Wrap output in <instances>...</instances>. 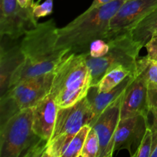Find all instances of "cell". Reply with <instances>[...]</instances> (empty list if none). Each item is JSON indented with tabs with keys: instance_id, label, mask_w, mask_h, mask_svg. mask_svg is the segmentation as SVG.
Wrapping results in <instances>:
<instances>
[{
	"instance_id": "cell-1",
	"label": "cell",
	"mask_w": 157,
	"mask_h": 157,
	"mask_svg": "<svg viewBox=\"0 0 157 157\" xmlns=\"http://www.w3.org/2000/svg\"><path fill=\"white\" fill-rule=\"evenodd\" d=\"M57 30L55 20L51 18L26 32L20 42L25 61L11 78L8 90L21 81L53 72L68 55V50L57 44Z\"/></svg>"
},
{
	"instance_id": "cell-2",
	"label": "cell",
	"mask_w": 157,
	"mask_h": 157,
	"mask_svg": "<svg viewBox=\"0 0 157 157\" xmlns=\"http://www.w3.org/2000/svg\"><path fill=\"white\" fill-rule=\"evenodd\" d=\"M126 0H114L107 5L86 10L67 25L58 28V47L69 54L89 52L90 45L98 39L110 35V20Z\"/></svg>"
},
{
	"instance_id": "cell-3",
	"label": "cell",
	"mask_w": 157,
	"mask_h": 157,
	"mask_svg": "<svg viewBox=\"0 0 157 157\" xmlns=\"http://www.w3.org/2000/svg\"><path fill=\"white\" fill-rule=\"evenodd\" d=\"M91 87V73L84 54H68L54 70L50 94L59 108L86 98Z\"/></svg>"
},
{
	"instance_id": "cell-4",
	"label": "cell",
	"mask_w": 157,
	"mask_h": 157,
	"mask_svg": "<svg viewBox=\"0 0 157 157\" xmlns=\"http://www.w3.org/2000/svg\"><path fill=\"white\" fill-rule=\"evenodd\" d=\"M33 107L23 109L0 126V157H42L47 141L35 133Z\"/></svg>"
},
{
	"instance_id": "cell-5",
	"label": "cell",
	"mask_w": 157,
	"mask_h": 157,
	"mask_svg": "<svg viewBox=\"0 0 157 157\" xmlns=\"http://www.w3.org/2000/svg\"><path fill=\"white\" fill-rule=\"evenodd\" d=\"M109 51L101 58H93L88 52L84 54L86 62L91 73V86L98 84L108 71L123 65L135 73L137 67L140 52L144 46L133 38L131 32L110 35L106 39Z\"/></svg>"
},
{
	"instance_id": "cell-6",
	"label": "cell",
	"mask_w": 157,
	"mask_h": 157,
	"mask_svg": "<svg viewBox=\"0 0 157 157\" xmlns=\"http://www.w3.org/2000/svg\"><path fill=\"white\" fill-rule=\"evenodd\" d=\"M54 71L21 81L0 97V126L23 109L33 107L50 93Z\"/></svg>"
},
{
	"instance_id": "cell-7",
	"label": "cell",
	"mask_w": 157,
	"mask_h": 157,
	"mask_svg": "<svg viewBox=\"0 0 157 157\" xmlns=\"http://www.w3.org/2000/svg\"><path fill=\"white\" fill-rule=\"evenodd\" d=\"M38 20L34 17L32 8H22L18 0L0 1V35L11 40L24 36L28 30L35 27Z\"/></svg>"
},
{
	"instance_id": "cell-8",
	"label": "cell",
	"mask_w": 157,
	"mask_h": 157,
	"mask_svg": "<svg viewBox=\"0 0 157 157\" xmlns=\"http://www.w3.org/2000/svg\"><path fill=\"white\" fill-rule=\"evenodd\" d=\"M93 120V113L87 98L70 107L59 108L50 140L61 136L74 137L84 126L91 125Z\"/></svg>"
},
{
	"instance_id": "cell-9",
	"label": "cell",
	"mask_w": 157,
	"mask_h": 157,
	"mask_svg": "<svg viewBox=\"0 0 157 157\" xmlns=\"http://www.w3.org/2000/svg\"><path fill=\"white\" fill-rule=\"evenodd\" d=\"M125 91L104 109L91 127L96 130L99 136L100 151L98 157L113 156V140L121 121V104Z\"/></svg>"
},
{
	"instance_id": "cell-10",
	"label": "cell",
	"mask_w": 157,
	"mask_h": 157,
	"mask_svg": "<svg viewBox=\"0 0 157 157\" xmlns=\"http://www.w3.org/2000/svg\"><path fill=\"white\" fill-rule=\"evenodd\" d=\"M156 8L157 0L125 1L110 20V35L129 32Z\"/></svg>"
},
{
	"instance_id": "cell-11",
	"label": "cell",
	"mask_w": 157,
	"mask_h": 157,
	"mask_svg": "<svg viewBox=\"0 0 157 157\" xmlns=\"http://www.w3.org/2000/svg\"><path fill=\"white\" fill-rule=\"evenodd\" d=\"M149 126V117L143 115L121 120L114 135L113 153L127 150L134 157Z\"/></svg>"
},
{
	"instance_id": "cell-12",
	"label": "cell",
	"mask_w": 157,
	"mask_h": 157,
	"mask_svg": "<svg viewBox=\"0 0 157 157\" xmlns=\"http://www.w3.org/2000/svg\"><path fill=\"white\" fill-rule=\"evenodd\" d=\"M148 86L142 74L136 69L135 78L127 87L121 104V120L143 115L149 117Z\"/></svg>"
},
{
	"instance_id": "cell-13",
	"label": "cell",
	"mask_w": 157,
	"mask_h": 157,
	"mask_svg": "<svg viewBox=\"0 0 157 157\" xmlns=\"http://www.w3.org/2000/svg\"><path fill=\"white\" fill-rule=\"evenodd\" d=\"M58 109L59 107L50 94L33 107V130L47 142L53 134Z\"/></svg>"
},
{
	"instance_id": "cell-14",
	"label": "cell",
	"mask_w": 157,
	"mask_h": 157,
	"mask_svg": "<svg viewBox=\"0 0 157 157\" xmlns=\"http://www.w3.org/2000/svg\"><path fill=\"white\" fill-rule=\"evenodd\" d=\"M24 61L25 57L20 44H13L10 47H4L2 44L0 53V97L7 91L11 78Z\"/></svg>"
},
{
	"instance_id": "cell-15",
	"label": "cell",
	"mask_w": 157,
	"mask_h": 157,
	"mask_svg": "<svg viewBox=\"0 0 157 157\" xmlns=\"http://www.w3.org/2000/svg\"><path fill=\"white\" fill-rule=\"evenodd\" d=\"M134 78L135 73L132 74L130 76L126 78L116 87L110 90V91L104 92V93L98 92L95 86H91L90 87L86 98H87V101H88L89 104H90V108H91L94 116L93 122H92L90 127L93 126L96 120L98 119L100 114L104 111V109L107 106L110 105L111 103H113L115 100L117 99L127 90V87L133 81Z\"/></svg>"
},
{
	"instance_id": "cell-16",
	"label": "cell",
	"mask_w": 157,
	"mask_h": 157,
	"mask_svg": "<svg viewBox=\"0 0 157 157\" xmlns=\"http://www.w3.org/2000/svg\"><path fill=\"white\" fill-rule=\"evenodd\" d=\"M130 32L135 41L144 47L147 41L157 32V8L138 22Z\"/></svg>"
},
{
	"instance_id": "cell-17",
	"label": "cell",
	"mask_w": 157,
	"mask_h": 157,
	"mask_svg": "<svg viewBox=\"0 0 157 157\" xmlns=\"http://www.w3.org/2000/svg\"><path fill=\"white\" fill-rule=\"evenodd\" d=\"M132 74L134 73L123 65L113 67L111 70L108 71L100 80L98 84L95 85L97 90L100 93L110 91Z\"/></svg>"
},
{
	"instance_id": "cell-18",
	"label": "cell",
	"mask_w": 157,
	"mask_h": 157,
	"mask_svg": "<svg viewBox=\"0 0 157 157\" xmlns=\"http://www.w3.org/2000/svg\"><path fill=\"white\" fill-rule=\"evenodd\" d=\"M136 69L144 76L148 88H157V61L148 59L147 56L140 57Z\"/></svg>"
},
{
	"instance_id": "cell-19",
	"label": "cell",
	"mask_w": 157,
	"mask_h": 157,
	"mask_svg": "<svg viewBox=\"0 0 157 157\" xmlns=\"http://www.w3.org/2000/svg\"><path fill=\"white\" fill-rule=\"evenodd\" d=\"M90 128L91 127L90 125H85L76 133L69 144L62 157H80L84 142Z\"/></svg>"
},
{
	"instance_id": "cell-20",
	"label": "cell",
	"mask_w": 157,
	"mask_h": 157,
	"mask_svg": "<svg viewBox=\"0 0 157 157\" xmlns=\"http://www.w3.org/2000/svg\"><path fill=\"white\" fill-rule=\"evenodd\" d=\"M100 140L96 130L91 127L84 142L80 157H98Z\"/></svg>"
},
{
	"instance_id": "cell-21",
	"label": "cell",
	"mask_w": 157,
	"mask_h": 157,
	"mask_svg": "<svg viewBox=\"0 0 157 157\" xmlns=\"http://www.w3.org/2000/svg\"><path fill=\"white\" fill-rule=\"evenodd\" d=\"M153 148V134L150 127L147 129L145 135L134 157H150Z\"/></svg>"
},
{
	"instance_id": "cell-22",
	"label": "cell",
	"mask_w": 157,
	"mask_h": 157,
	"mask_svg": "<svg viewBox=\"0 0 157 157\" xmlns=\"http://www.w3.org/2000/svg\"><path fill=\"white\" fill-rule=\"evenodd\" d=\"M54 0H45L42 4L39 5L34 2L32 4V13L37 20L42 17L51 15L53 10Z\"/></svg>"
},
{
	"instance_id": "cell-23",
	"label": "cell",
	"mask_w": 157,
	"mask_h": 157,
	"mask_svg": "<svg viewBox=\"0 0 157 157\" xmlns=\"http://www.w3.org/2000/svg\"><path fill=\"white\" fill-rule=\"evenodd\" d=\"M109 48L108 42L105 39H98L90 44L88 53L93 58H101L107 53Z\"/></svg>"
},
{
	"instance_id": "cell-24",
	"label": "cell",
	"mask_w": 157,
	"mask_h": 157,
	"mask_svg": "<svg viewBox=\"0 0 157 157\" xmlns=\"http://www.w3.org/2000/svg\"><path fill=\"white\" fill-rule=\"evenodd\" d=\"M148 107L150 113L157 118V88H148Z\"/></svg>"
},
{
	"instance_id": "cell-25",
	"label": "cell",
	"mask_w": 157,
	"mask_h": 157,
	"mask_svg": "<svg viewBox=\"0 0 157 157\" xmlns=\"http://www.w3.org/2000/svg\"><path fill=\"white\" fill-rule=\"evenodd\" d=\"M144 47L147 51V58L157 61V35L152 37Z\"/></svg>"
},
{
	"instance_id": "cell-26",
	"label": "cell",
	"mask_w": 157,
	"mask_h": 157,
	"mask_svg": "<svg viewBox=\"0 0 157 157\" xmlns=\"http://www.w3.org/2000/svg\"><path fill=\"white\" fill-rule=\"evenodd\" d=\"M113 1H114V0H94V1L92 2L91 5L90 6V7H89L87 10H91V9H95V8L101 7V6L108 4V3L111 2Z\"/></svg>"
},
{
	"instance_id": "cell-27",
	"label": "cell",
	"mask_w": 157,
	"mask_h": 157,
	"mask_svg": "<svg viewBox=\"0 0 157 157\" xmlns=\"http://www.w3.org/2000/svg\"><path fill=\"white\" fill-rule=\"evenodd\" d=\"M18 2L21 7L30 8L34 3V0H18Z\"/></svg>"
},
{
	"instance_id": "cell-28",
	"label": "cell",
	"mask_w": 157,
	"mask_h": 157,
	"mask_svg": "<svg viewBox=\"0 0 157 157\" xmlns=\"http://www.w3.org/2000/svg\"><path fill=\"white\" fill-rule=\"evenodd\" d=\"M150 157H157V145L156 146V147L153 149V151H152L151 156H150Z\"/></svg>"
},
{
	"instance_id": "cell-29",
	"label": "cell",
	"mask_w": 157,
	"mask_h": 157,
	"mask_svg": "<svg viewBox=\"0 0 157 157\" xmlns=\"http://www.w3.org/2000/svg\"><path fill=\"white\" fill-rule=\"evenodd\" d=\"M41 0H38V1H37L35 3H37V4H39V2H41Z\"/></svg>"
},
{
	"instance_id": "cell-30",
	"label": "cell",
	"mask_w": 157,
	"mask_h": 157,
	"mask_svg": "<svg viewBox=\"0 0 157 157\" xmlns=\"http://www.w3.org/2000/svg\"><path fill=\"white\" fill-rule=\"evenodd\" d=\"M155 35H157V32H156V34H155V35H153V36H155Z\"/></svg>"
},
{
	"instance_id": "cell-31",
	"label": "cell",
	"mask_w": 157,
	"mask_h": 157,
	"mask_svg": "<svg viewBox=\"0 0 157 157\" xmlns=\"http://www.w3.org/2000/svg\"><path fill=\"white\" fill-rule=\"evenodd\" d=\"M126 1H127V0H126Z\"/></svg>"
},
{
	"instance_id": "cell-32",
	"label": "cell",
	"mask_w": 157,
	"mask_h": 157,
	"mask_svg": "<svg viewBox=\"0 0 157 157\" xmlns=\"http://www.w3.org/2000/svg\"><path fill=\"white\" fill-rule=\"evenodd\" d=\"M0 1H1V0H0Z\"/></svg>"
}]
</instances>
